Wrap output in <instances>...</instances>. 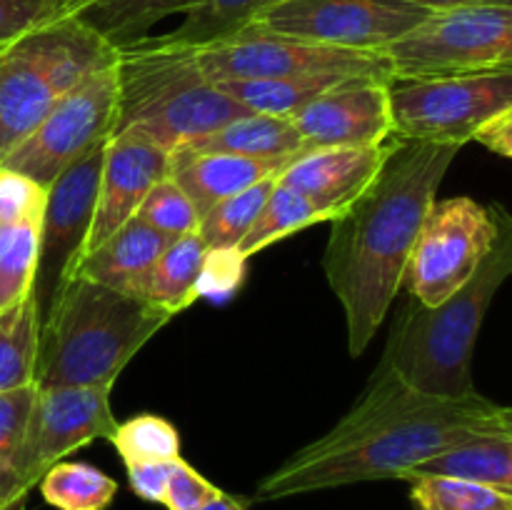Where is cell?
I'll return each instance as SVG.
<instances>
[{"mask_svg":"<svg viewBox=\"0 0 512 510\" xmlns=\"http://www.w3.org/2000/svg\"><path fill=\"white\" fill-rule=\"evenodd\" d=\"M512 430V410L478 390L460 398L410 388L375 368L358 403L325 435L295 450L255 488V503L368 483L403 480L415 465L483 433Z\"/></svg>","mask_w":512,"mask_h":510,"instance_id":"1","label":"cell"},{"mask_svg":"<svg viewBox=\"0 0 512 510\" xmlns=\"http://www.w3.org/2000/svg\"><path fill=\"white\" fill-rule=\"evenodd\" d=\"M460 145L393 135L368 188L330 220L323 270L348 325V350L360 358L403 288L410 250Z\"/></svg>","mask_w":512,"mask_h":510,"instance_id":"2","label":"cell"},{"mask_svg":"<svg viewBox=\"0 0 512 510\" xmlns=\"http://www.w3.org/2000/svg\"><path fill=\"white\" fill-rule=\"evenodd\" d=\"M495 238L480 268L440 305L410 298L400 313L378 368H388L410 388L443 398L473 393V353L495 295L512 273V215L490 203Z\"/></svg>","mask_w":512,"mask_h":510,"instance_id":"3","label":"cell"},{"mask_svg":"<svg viewBox=\"0 0 512 510\" xmlns=\"http://www.w3.org/2000/svg\"><path fill=\"white\" fill-rule=\"evenodd\" d=\"M175 315L140 295L73 275L40 323L35 385H115Z\"/></svg>","mask_w":512,"mask_h":510,"instance_id":"4","label":"cell"},{"mask_svg":"<svg viewBox=\"0 0 512 510\" xmlns=\"http://www.w3.org/2000/svg\"><path fill=\"white\" fill-rule=\"evenodd\" d=\"M115 73L113 133L133 128L168 153L250 113L205 78L195 48L170 43L163 35L120 48Z\"/></svg>","mask_w":512,"mask_h":510,"instance_id":"5","label":"cell"},{"mask_svg":"<svg viewBox=\"0 0 512 510\" xmlns=\"http://www.w3.org/2000/svg\"><path fill=\"white\" fill-rule=\"evenodd\" d=\"M118 58L78 18L25 35L0 53V163L68 90Z\"/></svg>","mask_w":512,"mask_h":510,"instance_id":"6","label":"cell"},{"mask_svg":"<svg viewBox=\"0 0 512 510\" xmlns=\"http://www.w3.org/2000/svg\"><path fill=\"white\" fill-rule=\"evenodd\" d=\"M393 83L463 78L512 68V5L473 3L433 10L383 48Z\"/></svg>","mask_w":512,"mask_h":510,"instance_id":"7","label":"cell"},{"mask_svg":"<svg viewBox=\"0 0 512 510\" xmlns=\"http://www.w3.org/2000/svg\"><path fill=\"white\" fill-rule=\"evenodd\" d=\"M115 115L118 73L113 63L68 90L0 165L48 188L63 170L113 135Z\"/></svg>","mask_w":512,"mask_h":510,"instance_id":"8","label":"cell"},{"mask_svg":"<svg viewBox=\"0 0 512 510\" xmlns=\"http://www.w3.org/2000/svg\"><path fill=\"white\" fill-rule=\"evenodd\" d=\"M195 53L200 70L210 83L298 75H330L343 80L373 78L393 83L383 53L330 48L255 28H245L228 40L195 48Z\"/></svg>","mask_w":512,"mask_h":510,"instance_id":"9","label":"cell"},{"mask_svg":"<svg viewBox=\"0 0 512 510\" xmlns=\"http://www.w3.org/2000/svg\"><path fill=\"white\" fill-rule=\"evenodd\" d=\"M493 238L490 205L468 195L433 200L410 250L403 288L420 305H440L480 268Z\"/></svg>","mask_w":512,"mask_h":510,"instance_id":"10","label":"cell"},{"mask_svg":"<svg viewBox=\"0 0 512 510\" xmlns=\"http://www.w3.org/2000/svg\"><path fill=\"white\" fill-rule=\"evenodd\" d=\"M433 8L413 0H273L248 28L330 48L380 53Z\"/></svg>","mask_w":512,"mask_h":510,"instance_id":"11","label":"cell"},{"mask_svg":"<svg viewBox=\"0 0 512 510\" xmlns=\"http://www.w3.org/2000/svg\"><path fill=\"white\" fill-rule=\"evenodd\" d=\"M512 108V68L463 78L390 83L395 135L463 148L500 110Z\"/></svg>","mask_w":512,"mask_h":510,"instance_id":"12","label":"cell"},{"mask_svg":"<svg viewBox=\"0 0 512 510\" xmlns=\"http://www.w3.org/2000/svg\"><path fill=\"white\" fill-rule=\"evenodd\" d=\"M105 143L95 145L78 163L58 175L45 188V205L40 215L38 270H35L30 295L38 305L40 323L50 313L53 303L68 280L73 278L83 255L85 238L93 223L95 200H98L100 168H103Z\"/></svg>","mask_w":512,"mask_h":510,"instance_id":"13","label":"cell"},{"mask_svg":"<svg viewBox=\"0 0 512 510\" xmlns=\"http://www.w3.org/2000/svg\"><path fill=\"white\" fill-rule=\"evenodd\" d=\"M110 393L113 385H58L35 390L25 458V480L30 490L50 465L93 440H108L115 433L118 420L110 410Z\"/></svg>","mask_w":512,"mask_h":510,"instance_id":"14","label":"cell"},{"mask_svg":"<svg viewBox=\"0 0 512 510\" xmlns=\"http://www.w3.org/2000/svg\"><path fill=\"white\" fill-rule=\"evenodd\" d=\"M313 148H378L395 135L388 80H345L290 115Z\"/></svg>","mask_w":512,"mask_h":510,"instance_id":"15","label":"cell"},{"mask_svg":"<svg viewBox=\"0 0 512 510\" xmlns=\"http://www.w3.org/2000/svg\"><path fill=\"white\" fill-rule=\"evenodd\" d=\"M168 163V150L155 145L138 130L128 128L110 135L105 143L98 200H95L93 223L85 238L83 255L98 248L125 220L133 218L150 188L158 180L168 178Z\"/></svg>","mask_w":512,"mask_h":510,"instance_id":"16","label":"cell"},{"mask_svg":"<svg viewBox=\"0 0 512 510\" xmlns=\"http://www.w3.org/2000/svg\"><path fill=\"white\" fill-rule=\"evenodd\" d=\"M390 140L378 148L305 150L288 168H283L278 183L303 193L328 213L330 220H335L375 178L390 153Z\"/></svg>","mask_w":512,"mask_h":510,"instance_id":"17","label":"cell"},{"mask_svg":"<svg viewBox=\"0 0 512 510\" xmlns=\"http://www.w3.org/2000/svg\"><path fill=\"white\" fill-rule=\"evenodd\" d=\"M295 158H245L233 153H200V150L178 148L170 153L168 175L180 185L193 208L203 218L215 203L228 195L240 193L248 185L280 175Z\"/></svg>","mask_w":512,"mask_h":510,"instance_id":"18","label":"cell"},{"mask_svg":"<svg viewBox=\"0 0 512 510\" xmlns=\"http://www.w3.org/2000/svg\"><path fill=\"white\" fill-rule=\"evenodd\" d=\"M168 243V235L150 228L148 223L133 215L110 238H105L98 248L85 253L78 260V268H75L73 275L93 280V283L105 285V288L120 290V293L143 298L150 270L158 263L160 253Z\"/></svg>","mask_w":512,"mask_h":510,"instance_id":"19","label":"cell"},{"mask_svg":"<svg viewBox=\"0 0 512 510\" xmlns=\"http://www.w3.org/2000/svg\"><path fill=\"white\" fill-rule=\"evenodd\" d=\"M418 475L468 480L512 493V430L483 433L443 450L435 458L415 465L403 480Z\"/></svg>","mask_w":512,"mask_h":510,"instance_id":"20","label":"cell"},{"mask_svg":"<svg viewBox=\"0 0 512 510\" xmlns=\"http://www.w3.org/2000/svg\"><path fill=\"white\" fill-rule=\"evenodd\" d=\"M185 148L200 150V153H233L260 160L298 158L300 153L308 150L300 140L293 120L265 113L240 115V118L225 123L223 128L193 140Z\"/></svg>","mask_w":512,"mask_h":510,"instance_id":"21","label":"cell"},{"mask_svg":"<svg viewBox=\"0 0 512 510\" xmlns=\"http://www.w3.org/2000/svg\"><path fill=\"white\" fill-rule=\"evenodd\" d=\"M193 0H80L73 18L88 25L110 48L120 50L148 38L158 20L185 13Z\"/></svg>","mask_w":512,"mask_h":510,"instance_id":"22","label":"cell"},{"mask_svg":"<svg viewBox=\"0 0 512 510\" xmlns=\"http://www.w3.org/2000/svg\"><path fill=\"white\" fill-rule=\"evenodd\" d=\"M205 253H208V248L200 240L198 230L170 240L160 253L158 263L150 270L143 298L173 315L195 303Z\"/></svg>","mask_w":512,"mask_h":510,"instance_id":"23","label":"cell"},{"mask_svg":"<svg viewBox=\"0 0 512 510\" xmlns=\"http://www.w3.org/2000/svg\"><path fill=\"white\" fill-rule=\"evenodd\" d=\"M358 80V78H355ZM345 83L343 78L330 75H298V78H258V80H223L215 83L225 95L248 108L250 113L280 115L290 118L313 103L315 98L330 90L333 85Z\"/></svg>","mask_w":512,"mask_h":510,"instance_id":"24","label":"cell"},{"mask_svg":"<svg viewBox=\"0 0 512 510\" xmlns=\"http://www.w3.org/2000/svg\"><path fill=\"white\" fill-rule=\"evenodd\" d=\"M40 313L33 295L0 310V393L35 385Z\"/></svg>","mask_w":512,"mask_h":510,"instance_id":"25","label":"cell"},{"mask_svg":"<svg viewBox=\"0 0 512 510\" xmlns=\"http://www.w3.org/2000/svg\"><path fill=\"white\" fill-rule=\"evenodd\" d=\"M35 390V385H25L0 393V505L30 493L25 480V458Z\"/></svg>","mask_w":512,"mask_h":510,"instance_id":"26","label":"cell"},{"mask_svg":"<svg viewBox=\"0 0 512 510\" xmlns=\"http://www.w3.org/2000/svg\"><path fill=\"white\" fill-rule=\"evenodd\" d=\"M270 3L273 0H193L183 13V23L163 38L188 48H205L238 35Z\"/></svg>","mask_w":512,"mask_h":510,"instance_id":"27","label":"cell"},{"mask_svg":"<svg viewBox=\"0 0 512 510\" xmlns=\"http://www.w3.org/2000/svg\"><path fill=\"white\" fill-rule=\"evenodd\" d=\"M325 220H330L328 213H323L313 200H308L303 193L288 188V185L275 183L273 193L265 200L253 228L240 240L238 253L248 260L255 253L268 248V245L278 243V240L288 238V235L298 233L303 228H310L315 223H325Z\"/></svg>","mask_w":512,"mask_h":510,"instance_id":"28","label":"cell"},{"mask_svg":"<svg viewBox=\"0 0 512 510\" xmlns=\"http://www.w3.org/2000/svg\"><path fill=\"white\" fill-rule=\"evenodd\" d=\"M43 500L58 510H105L118 493V483L88 463L60 460L38 480Z\"/></svg>","mask_w":512,"mask_h":510,"instance_id":"29","label":"cell"},{"mask_svg":"<svg viewBox=\"0 0 512 510\" xmlns=\"http://www.w3.org/2000/svg\"><path fill=\"white\" fill-rule=\"evenodd\" d=\"M278 175H268V178L258 180V183L248 185L240 193L228 195L225 200L215 203L208 213L200 218L198 235L208 250H230L238 248L240 240L248 235L253 228L255 218L263 210L265 200L273 193Z\"/></svg>","mask_w":512,"mask_h":510,"instance_id":"30","label":"cell"},{"mask_svg":"<svg viewBox=\"0 0 512 510\" xmlns=\"http://www.w3.org/2000/svg\"><path fill=\"white\" fill-rule=\"evenodd\" d=\"M40 220L0 225V310L30 295L38 270Z\"/></svg>","mask_w":512,"mask_h":510,"instance_id":"31","label":"cell"},{"mask_svg":"<svg viewBox=\"0 0 512 510\" xmlns=\"http://www.w3.org/2000/svg\"><path fill=\"white\" fill-rule=\"evenodd\" d=\"M415 510H512V493L443 475L410 478Z\"/></svg>","mask_w":512,"mask_h":510,"instance_id":"32","label":"cell"},{"mask_svg":"<svg viewBox=\"0 0 512 510\" xmlns=\"http://www.w3.org/2000/svg\"><path fill=\"white\" fill-rule=\"evenodd\" d=\"M108 440L118 450L125 465L165 463V460L183 458L180 455V435L175 425L153 413L135 415L125 423H118V428Z\"/></svg>","mask_w":512,"mask_h":510,"instance_id":"33","label":"cell"},{"mask_svg":"<svg viewBox=\"0 0 512 510\" xmlns=\"http://www.w3.org/2000/svg\"><path fill=\"white\" fill-rule=\"evenodd\" d=\"M135 218H140L143 223H148L150 228L168 235L170 240L180 238V235L195 233L200 223L198 210L193 208L188 195L180 190V185L175 183L170 175L158 180V183L150 188V193L145 195L143 203L135 210Z\"/></svg>","mask_w":512,"mask_h":510,"instance_id":"34","label":"cell"},{"mask_svg":"<svg viewBox=\"0 0 512 510\" xmlns=\"http://www.w3.org/2000/svg\"><path fill=\"white\" fill-rule=\"evenodd\" d=\"M80 0H0V53L25 35L73 18Z\"/></svg>","mask_w":512,"mask_h":510,"instance_id":"35","label":"cell"},{"mask_svg":"<svg viewBox=\"0 0 512 510\" xmlns=\"http://www.w3.org/2000/svg\"><path fill=\"white\" fill-rule=\"evenodd\" d=\"M45 205V188L35 180L0 165V225L40 220Z\"/></svg>","mask_w":512,"mask_h":510,"instance_id":"36","label":"cell"},{"mask_svg":"<svg viewBox=\"0 0 512 510\" xmlns=\"http://www.w3.org/2000/svg\"><path fill=\"white\" fill-rule=\"evenodd\" d=\"M218 485L210 483L205 475H200L198 470L190 463H185L183 458L175 460L173 470H170L168 485H165L163 503L168 510H200L205 503L218 495Z\"/></svg>","mask_w":512,"mask_h":510,"instance_id":"37","label":"cell"},{"mask_svg":"<svg viewBox=\"0 0 512 510\" xmlns=\"http://www.w3.org/2000/svg\"><path fill=\"white\" fill-rule=\"evenodd\" d=\"M245 263L248 260L238 253V248L230 250H208L203 260V270H200L198 280V298L200 295H230L238 290L243 283Z\"/></svg>","mask_w":512,"mask_h":510,"instance_id":"38","label":"cell"},{"mask_svg":"<svg viewBox=\"0 0 512 510\" xmlns=\"http://www.w3.org/2000/svg\"><path fill=\"white\" fill-rule=\"evenodd\" d=\"M175 460H165V463H128V485L140 500L145 503H163L165 485H168L170 470H173Z\"/></svg>","mask_w":512,"mask_h":510,"instance_id":"39","label":"cell"},{"mask_svg":"<svg viewBox=\"0 0 512 510\" xmlns=\"http://www.w3.org/2000/svg\"><path fill=\"white\" fill-rule=\"evenodd\" d=\"M473 140L493 150L500 158H512V108L500 110L473 133Z\"/></svg>","mask_w":512,"mask_h":510,"instance_id":"40","label":"cell"},{"mask_svg":"<svg viewBox=\"0 0 512 510\" xmlns=\"http://www.w3.org/2000/svg\"><path fill=\"white\" fill-rule=\"evenodd\" d=\"M413 3L425 5V8H455V5H473V3H493V5H512V0H413Z\"/></svg>","mask_w":512,"mask_h":510,"instance_id":"41","label":"cell"},{"mask_svg":"<svg viewBox=\"0 0 512 510\" xmlns=\"http://www.w3.org/2000/svg\"><path fill=\"white\" fill-rule=\"evenodd\" d=\"M200 510H245V505L240 503L238 498H233V495L223 493V490H218V495H215L210 503H205Z\"/></svg>","mask_w":512,"mask_h":510,"instance_id":"42","label":"cell"},{"mask_svg":"<svg viewBox=\"0 0 512 510\" xmlns=\"http://www.w3.org/2000/svg\"><path fill=\"white\" fill-rule=\"evenodd\" d=\"M0 510H28V495H18L10 503L0 505Z\"/></svg>","mask_w":512,"mask_h":510,"instance_id":"43","label":"cell"}]
</instances>
